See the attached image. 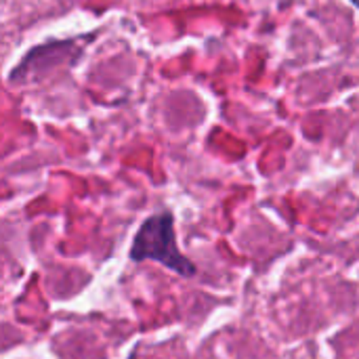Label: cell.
<instances>
[{
  "mask_svg": "<svg viewBox=\"0 0 359 359\" xmlns=\"http://www.w3.org/2000/svg\"><path fill=\"white\" fill-rule=\"evenodd\" d=\"M130 261H156L185 278L196 273L194 263L177 246L175 217L170 210H162L143 221L130 246Z\"/></svg>",
  "mask_w": 359,
  "mask_h": 359,
  "instance_id": "1",
  "label": "cell"
},
{
  "mask_svg": "<svg viewBox=\"0 0 359 359\" xmlns=\"http://www.w3.org/2000/svg\"><path fill=\"white\" fill-rule=\"evenodd\" d=\"M351 2H353V4H355V6L359 8V0H351Z\"/></svg>",
  "mask_w": 359,
  "mask_h": 359,
  "instance_id": "2",
  "label": "cell"
}]
</instances>
